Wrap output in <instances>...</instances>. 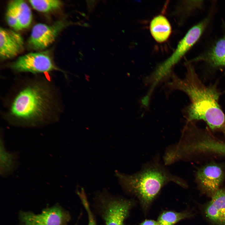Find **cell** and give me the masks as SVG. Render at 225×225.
Returning a JSON list of instances; mask_svg holds the SVG:
<instances>
[{"mask_svg": "<svg viewBox=\"0 0 225 225\" xmlns=\"http://www.w3.org/2000/svg\"><path fill=\"white\" fill-rule=\"evenodd\" d=\"M186 65L185 77L181 79L173 74L167 88L181 91L189 97L190 103L183 110L186 122L203 121L212 131L221 132L225 138V114L219 104L221 92L215 84H204L191 63Z\"/></svg>", "mask_w": 225, "mask_h": 225, "instance_id": "cell-1", "label": "cell"}, {"mask_svg": "<svg viewBox=\"0 0 225 225\" xmlns=\"http://www.w3.org/2000/svg\"><path fill=\"white\" fill-rule=\"evenodd\" d=\"M56 104L48 82L34 81L16 94L10 106L8 116L20 125L35 126L50 118Z\"/></svg>", "mask_w": 225, "mask_h": 225, "instance_id": "cell-2", "label": "cell"}, {"mask_svg": "<svg viewBox=\"0 0 225 225\" xmlns=\"http://www.w3.org/2000/svg\"><path fill=\"white\" fill-rule=\"evenodd\" d=\"M123 189L136 197L146 210L162 188L170 182L185 187L187 185L182 178L172 174L158 162L147 163L132 175L116 173Z\"/></svg>", "mask_w": 225, "mask_h": 225, "instance_id": "cell-3", "label": "cell"}, {"mask_svg": "<svg viewBox=\"0 0 225 225\" xmlns=\"http://www.w3.org/2000/svg\"><path fill=\"white\" fill-rule=\"evenodd\" d=\"M94 205L105 225H124L133 203L131 200L104 191L95 196Z\"/></svg>", "mask_w": 225, "mask_h": 225, "instance_id": "cell-4", "label": "cell"}, {"mask_svg": "<svg viewBox=\"0 0 225 225\" xmlns=\"http://www.w3.org/2000/svg\"><path fill=\"white\" fill-rule=\"evenodd\" d=\"M225 179V168L222 164L210 162L197 170L195 180L199 188L210 196L220 188Z\"/></svg>", "mask_w": 225, "mask_h": 225, "instance_id": "cell-5", "label": "cell"}, {"mask_svg": "<svg viewBox=\"0 0 225 225\" xmlns=\"http://www.w3.org/2000/svg\"><path fill=\"white\" fill-rule=\"evenodd\" d=\"M71 218L69 212L59 205L46 208L39 214L23 211L19 213L22 225H68Z\"/></svg>", "mask_w": 225, "mask_h": 225, "instance_id": "cell-6", "label": "cell"}, {"mask_svg": "<svg viewBox=\"0 0 225 225\" xmlns=\"http://www.w3.org/2000/svg\"><path fill=\"white\" fill-rule=\"evenodd\" d=\"M10 67L17 72L34 74L60 70L48 54L43 52L30 53L20 56L11 65Z\"/></svg>", "mask_w": 225, "mask_h": 225, "instance_id": "cell-7", "label": "cell"}, {"mask_svg": "<svg viewBox=\"0 0 225 225\" xmlns=\"http://www.w3.org/2000/svg\"><path fill=\"white\" fill-rule=\"evenodd\" d=\"M62 21H58L51 25L39 23L32 28L28 43L30 48L36 50L46 48L55 41L64 27Z\"/></svg>", "mask_w": 225, "mask_h": 225, "instance_id": "cell-8", "label": "cell"}, {"mask_svg": "<svg viewBox=\"0 0 225 225\" xmlns=\"http://www.w3.org/2000/svg\"><path fill=\"white\" fill-rule=\"evenodd\" d=\"M208 18L191 28L180 41L172 55L164 61L168 66L173 68L198 41L208 22Z\"/></svg>", "mask_w": 225, "mask_h": 225, "instance_id": "cell-9", "label": "cell"}, {"mask_svg": "<svg viewBox=\"0 0 225 225\" xmlns=\"http://www.w3.org/2000/svg\"><path fill=\"white\" fill-rule=\"evenodd\" d=\"M22 37L12 30L0 28V57L2 60L12 58L21 52L23 48Z\"/></svg>", "mask_w": 225, "mask_h": 225, "instance_id": "cell-10", "label": "cell"}, {"mask_svg": "<svg viewBox=\"0 0 225 225\" xmlns=\"http://www.w3.org/2000/svg\"><path fill=\"white\" fill-rule=\"evenodd\" d=\"M206 217L217 225H225V187L220 188L205 207Z\"/></svg>", "mask_w": 225, "mask_h": 225, "instance_id": "cell-11", "label": "cell"}, {"mask_svg": "<svg viewBox=\"0 0 225 225\" xmlns=\"http://www.w3.org/2000/svg\"><path fill=\"white\" fill-rule=\"evenodd\" d=\"M204 61L214 67L225 66V36L216 43L211 50L206 55L193 60Z\"/></svg>", "mask_w": 225, "mask_h": 225, "instance_id": "cell-12", "label": "cell"}, {"mask_svg": "<svg viewBox=\"0 0 225 225\" xmlns=\"http://www.w3.org/2000/svg\"><path fill=\"white\" fill-rule=\"evenodd\" d=\"M150 28L153 38L160 43L166 41L171 32V27L169 22L165 17L161 15L155 17L152 20Z\"/></svg>", "mask_w": 225, "mask_h": 225, "instance_id": "cell-13", "label": "cell"}, {"mask_svg": "<svg viewBox=\"0 0 225 225\" xmlns=\"http://www.w3.org/2000/svg\"><path fill=\"white\" fill-rule=\"evenodd\" d=\"M18 19L19 30L26 28L30 24L32 14L27 3L23 0H14Z\"/></svg>", "mask_w": 225, "mask_h": 225, "instance_id": "cell-14", "label": "cell"}, {"mask_svg": "<svg viewBox=\"0 0 225 225\" xmlns=\"http://www.w3.org/2000/svg\"><path fill=\"white\" fill-rule=\"evenodd\" d=\"M192 216L190 213L187 212H177L171 211H165L159 215L157 222L158 225H174L179 221Z\"/></svg>", "mask_w": 225, "mask_h": 225, "instance_id": "cell-15", "label": "cell"}, {"mask_svg": "<svg viewBox=\"0 0 225 225\" xmlns=\"http://www.w3.org/2000/svg\"><path fill=\"white\" fill-rule=\"evenodd\" d=\"M28 1L35 9L44 13L57 10L62 4L61 1L58 0H29Z\"/></svg>", "mask_w": 225, "mask_h": 225, "instance_id": "cell-16", "label": "cell"}, {"mask_svg": "<svg viewBox=\"0 0 225 225\" xmlns=\"http://www.w3.org/2000/svg\"><path fill=\"white\" fill-rule=\"evenodd\" d=\"M6 19L10 26L16 30H19L14 0L10 1L8 4L6 13Z\"/></svg>", "mask_w": 225, "mask_h": 225, "instance_id": "cell-17", "label": "cell"}, {"mask_svg": "<svg viewBox=\"0 0 225 225\" xmlns=\"http://www.w3.org/2000/svg\"><path fill=\"white\" fill-rule=\"evenodd\" d=\"M77 193L87 213L88 219V225H97L84 189L82 188L80 190H78Z\"/></svg>", "mask_w": 225, "mask_h": 225, "instance_id": "cell-18", "label": "cell"}, {"mask_svg": "<svg viewBox=\"0 0 225 225\" xmlns=\"http://www.w3.org/2000/svg\"><path fill=\"white\" fill-rule=\"evenodd\" d=\"M140 225H158L157 221L152 220H145Z\"/></svg>", "mask_w": 225, "mask_h": 225, "instance_id": "cell-19", "label": "cell"}, {"mask_svg": "<svg viewBox=\"0 0 225 225\" xmlns=\"http://www.w3.org/2000/svg\"><path fill=\"white\" fill-rule=\"evenodd\" d=\"M74 225H77V223H76Z\"/></svg>", "mask_w": 225, "mask_h": 225, "instance_id": "cell-20", "label": "cell"}]
</instances>
